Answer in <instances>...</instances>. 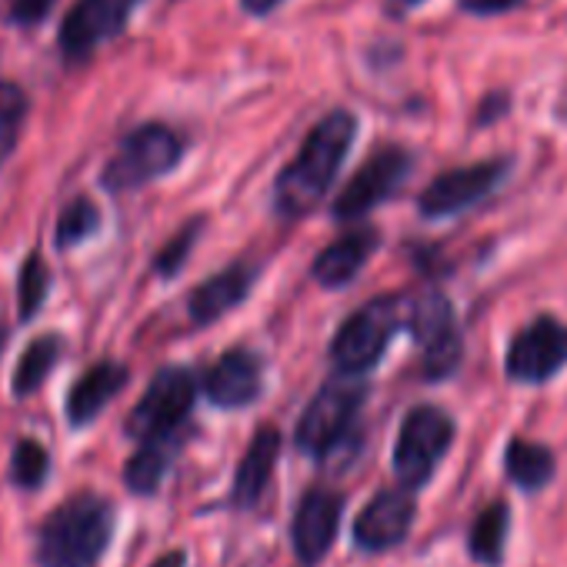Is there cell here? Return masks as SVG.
Returning <instances> with one entry per match:
<instances>
[{
  "label": "cell",
  "mask_w": 567,
  "mask_h": 567,
  "mask_svg": "<svg viewBox=\"0 0 567 567\" xmlns=\"http://www.w3.org/2000/svg\"><path fill=\"white\" fill-rule=\"evenodd\" d=\"M358 137V117L351 111H331L305 137L298 157L280 171L274 184V207L280 217L311 214L331 190L341 164Z\"/></svg>",
  "instance_id": "6da1fadb"
},
{
  "label": "cell",
  "mask_w": 567,
  "mask_h": 567,
  "mask_svg": "<svg viewBox=\"0 0 567 567\" xmlns=\"http://www.w3.org/2000/svg\"><path fill=\"white\" fill-rule=\"evenodd\" d=\"M114 501L97 491L64 497L34 534L38 567H97L114 540Z\"/></svg>",
  "instance_id": "7a4b0ae2"
},
{
  "label": "cell",
  "mask_w": 567,
  "mask_h": 567,
  "mask_svg": "<svg viewBox=\"0 0 567 567\" xmlns=\"http://www.w3.org/2000/svg\"><path fill=\"white\" fill-rule=\"evenodd\" d=\"M184 157V141L174 127L151 121L124 134L117 151L101 171V187L107 194H131L141 190L164 174H171Z\"/></svg>",
  "instance_id": "3957f363"
},
{
  "label": "cell",
  "mask_w": 567,
  "mask_h": 567,
  "mask_svg": "<svg viewBox=\"0 0 567 567\" xmlns=\"http://www.w3.org/2000/svg\"><path fill=\"white\" fill-rule=\"evenodd\" d=\"M401 328H408V305L394 295L374 298L364 308H358L341 324V331L334 334V344H331V361H334L338 374L361 378V374L374 371Z\"/></svg>",
  "instance_id": "277c9868"
},
{
  "label": "cell",
  "mask_w": 567,
  "mask_h": 567,
  "mask_svg": "<svg viewBox=\"0 0 567 567\" xmlns=\"http://www.w3.org/2000/svg\"><path fill=\"white\" fill-rule=\"evenodd\" d=\"M454 441V421L447 411L434 408V404H417L408 411V417L401 421L398 441H394V474L398 484L404 491H417L424 487L441 457L447 454Z\"/></svg>",
  "instance_id": "5b68a950"
},
{
  "label": "cell",
  "mask_w": 567,
  "mask_h": 567,
  "mask_svg": "<svg viewBox=\"0 0 567 567\" xmlns=\"http://www.w3.org/2000/svg\"><path fill=\"white\" fill-rule=\"evenodd\" d=\"M144 0H74L58 28L64 68H84L104 44L117 41Z\"/></svg>",
  "instance_id": "8992f818"
},
{
  "label": "cell",
  "mask_w": 567,
  "mask_h": 567,
  "mask_svg": "<svg viewBox=\"0 0 567 567\" xmlns=\"http://www.w3.org/2000/svg\"><path fill=\"white\" fill-rule=\"evenodd\" d=\"M364 398H368V384L361 378H348V374L331 378L311 398V404L305 408L298 421V447L315 457H324L328 451H334L348 437Z\"/></svg>",
  "instance_id": "52a82bcc"
},
{
  "label": "cell",
  "mask_w": 567,
  "mask_h": 567,
  "mask_svg": "<svg viewBox=\"0 0 567 567\" xmlns=\"http://www.w3.org/2000/svg\"><path fill=\"white\" fill-rule=\"evenodd\" d=\"M194 398H197V381L187 368H177V364L161 368L124 421L127 437L144 444L154 437L181 434V424L187 421Z\"/></svg>",
  "instance_id": "ba28073f"
},
{
  "label": "cell",
  "mask_w": 567,
  "mask_h": 567,
  "mask_svg": "<svg viewBox=\"0 0 567 567\" xmlns=\"http://www.w3.org/2000/svg\"><path fill=\"white\" fill-rule=\"evenodd\" d=\"M408 328L421 344V371L427 381H444L461 368L464 341L454 324V308L441 295H424L408 305Z\"/></svg>",
  "instance_id": "9c48e42d"
},
{
  "label": "cell",
  "mask_w": 567,
  "mask_h": 567,
  "mask_svg": "<svg viewBox=\"0 0 567 567\" xmlns=\"http://www.w3.org/2000/svg\"><path fill=\"white\" fill-rule=\"evenodd\" d=\"M564 364H567V324L544 315L514 334L504 371L517 384H544Z\"/></svg>",
  "instance_id": "30bf717a"
},
{
  "label": "cell",
  "mask_w": 567,
  "mask_h": 567,
  "mask_svg": "<svg viewBox=\"0 0 567 567\" xmlns=\"http://www.w3.org/2000/svg\"><path fill=\"white\" fill-rule=\"evenodd\" d=\"M411 174V154L404 147H381L374 151L358 174L348 181L341 197L334 200V217L338 220H358L371 214L378 204L394 197V190L408 181Z\"/></svg>",
  "instance_id": "8fae6325"
},
{
  "label": "cell",
  "mask_w": 567,
  "mask_h": 567,
  "mask_svg": "<svg viewBox=\"0 0 567 567\" xmlns=\"http://www.w3.org/2000/svg\"><path fill=\"white\" fill-rule=\"evenodd\" d=\"M511 171V161L504 157H494V161H477V164H467V167H454V171H444L441 177H434L417 207L424 217H451V214H461L467 207H474L477 200H484L487 194H494L504 177Z\"/></svg>",
  "instance_id": "7c38bea8"
},
{
  "label": "cell",
  "mask_w": 567,
  "mask_h": 567,
  "mask_svg": "<svg viewBox=\"0 0 567 567\" xmlns=\"http://www.w3.org/2000/svg\"><path fill=\"white\" fill-rule=\"evenodd\" d=\"M341 511H344V497L331 487H311L298 501L291 540H295V554L305 567H315L334 547V537L341 527Z\"/></svg>",
  "instance_id": "4fadbf2b"
},
{
  "label": "cell",
  "mask_w": 567,
  "mask_h": 567,
  "mask_svg": "<svg viewBox=\"0 0 567 567\" xmlns=\"http://www.w3.org/2000/svg\"><path fill=\"white\" fill-rule=\"evenodd\" d=\"M414 527V491L388 487L378 491L354 520V544L368 554L398 547Z\"/></svg>",
  "instance_id": "5bb4252c"
},
{
  "label": "cell",
  "mask_w": 567,
  "mask_h": 567,
  "mask_svg": "<svg viewBox=\"0 0 567 567\" xmlns=\"http://www.w3.org/2000/svg\"><path fill=\"white\" fill-rule=\"evenodd\" d=\"M127 381H131V371L121 361L91 364L74 381V388L68 391V401H64V417H68L71 431H87L111 408V401L127 388Z\"/></svg>",
  "instance_id": "9a60e30c"
},
{
  "label": "cell",
  "mask_w": 567,
  "mask_h": 567,
  "mask_svg": "<svg viewBox=\"0 0 567 567\" xmlns=\"http://www.w3.org/2000/svg\"><path fill=\"white\" fill-rule=\"evenodd\" d=\"M257 280V267L254 264H230L224 267L220 274L207 277L204 284H197V288L190 291V301H187V315L194 324H210L224 315H230L237 305H244V298L250 295Z\"/></svg>",
  "instance_id": "2e32d148"
},
{
  "label": "cell",
  "mask_w": 567,
  "mask_h": 567,
  "mask_svg": "<svg viewBox=\"0 0 567 567\" xmlns=\"http://www.w3.org/2000/svg\"><path fill=\"white\" fill-rule=\"evenodd\" d=\"M204 394L214 408L234 411V408H247L250 401H257L260 394V358L234 348L227 351L204 378Z\"/></svg>",
  "instance_id": "e0dca14e"
},
{
  "label": "cell",
  "mask_w": 567,
  "mask_h": 567,
  "mask_svg": "<svg viewBox=\"0 0 567 567\" xmlns=\"http://www.w3.org/2000/svg\"><path fill=\"white\" fill-rule=\"evenodd\" d=\"M277 457H280V431L270 427V424H264L250 437V444H247V451H244V457L237 464L234 487H230L234 507H240V511L257 507V501L264 497V491L270 484V474L277 467Z\"/></svg>",
  "instance_id": "ac0fdd59"
},
{
  "label": "cell",
  "mask_w": 567,
  "mask_h": 567,
  "mask_svg": "<svg viewBox=\"0 0 567 567\" xmlns=\"http://www.w3.org/2000/svg\"><path fill=\"white\" fill-rule=\"evenodd\" d=\"M378 244H381V234L374 227L351 230L315 257L311 277L318 284H324V288H344V284H351L358 277V270L371 260Z\"/></svg>",
  "instance_id": "d6986e66"
},
{
  "label": "cell",
  "mask_w": 567,
  "mask_h": 567,
  "mask_svg": "<svg viewBox=\"0 0 567 567\" xmlns=\"http://www.w3.org/2000/svg\"><path fill=\"white\" fill-rule=\"evenodd\" d=\"M64 351H68V341H64L61 331H44V334H38L34 341H28V348H24V354L18 358L14 374H11V394H14L18 401L34 398V394L48 384V378L58 371Z\"/></svg>",
  "instance_id": "ffe728a7"
},
{
  "label": "cell",
  "mask_w": 567,
  "mask_h": 567,
  "mask_svg": "<svg viewBox=\"0 0 567 567\" xmlns=\"http://www.w3.org/2000/svg\"><path fill=\"white\" fill-rule=\"evenodd\" d=\"M181 451V434H167V437H154V441H144L134 457L124 464V484L131 494L137 497H151L161 491L174 457Z\"/></svg>",
  "instance_id": "44dd1931"
},
{
  "label": "cell",
  "mask_w": 567,
  "mask_h": 567,
  "mask_svg": "<svg viewBox=\"0 0 567 567\" xmlns=\"http://www.w3.org/2000/svg\"><path fill=\"white\" fill-rule=\"evenodd\" d=\"M504 471L520 491H540L554 477L557 464H554L550 447H544L537 441L514 437L504 451Z\"/></svg>",
  "instance_id": "7402d4cb"
},
{
  "label": "cell",
  "mask_w": 567,
  "mask_h": 567,
  "mask_svg": "<svg viewBox=\"0 0 567 567\" xmlns=\"http://www.w3.org/2000/svg\"><path fill=\"white\" fill-rule=\"evenodd\" d=\"M507 524H511V511L504 501H494L487 504L474 524H471V537H467V547H471V557L477 564H487V567H497L504 560V544H507Z\"/></svg>",
  "instance_id": "603a6c76"
},
{
  "label": "cell",
  "mask_w": 567,
  "mask_h": 567,
  "mask_svg": "<svg viewBox=\"0 0 567 567\" xmlns=\"http://www.w3.org/2000/svg\"><path fill=\"white\" fill-rule=\"evenodd\" d=\"M51 288H54V274L44 254L31 250L18 267V321L21 324H31L48 308Z\"/></svg>",
  "instance_id": "cb8c5ba5"
},
{
  "label": "cell",
  "mask_w": 567,
  "mask_h": 567,
  "mask_svg": "<svg viewBox=\"0 0 567 567\" xmlns=\"http://www.w3.org/2000/svg\"><path fill=\"white\" fill-rule=\"evenodd\" d=\"M28 114H31L28 91L18 81H0V167L18 151Z\"/></svg>",
  "instance_id": "d4e9b609"
},
{
  "label": "cell",
  "mask_w": 567,
  "mask_h": 567,
  "mask_svg": "<svg viewBox=\"0 0 567 567\" xmlns=\"http://www.w3.org/2000/svg\"><path fill=\"white\" fill-rule=\"evenodd\" d=\"M101 230V207L87 197L78 194L74 200L64 204V210L58 214L54 224V247L68 250V247H81L84 240H91Z\"/></svg>",
  "instance_id": "484cf974"
},
{
  "label": "cell",
  "mask_w": 567,
  "mask_h": 567,
  "mask_svg": "<svg viewBox=\"0 0 567 567\" xmlns=\"http://www.w3.org/2000/svg\"><path fill=\"white\" fill-rule=\"evenodd\" d=\"M51 477V454L41 441L34 437H21L11 451V464H8V481L18 491H41Z\"/></svg>",
  "instance_id": "4316f807"
},
{
  "label": "cell",
  "mask_w": 567,
  "mask_h": 567,
  "mask_svg": "<svg viewBox=\"0 0 567 567\" xmlns=\"http://www.w3.org/2000/svg\"><path fill=\"white\" fill-rule=\"evenodd\" d=\"M204 224H207L204 217H190V220H187L161 250H157V257H154V274H157V277L171 280V277H177V274L184 270V264H187V257H190V250H194V244H197Z\"/></svg>",
  "instance_id": "83f0119b"
},
{
  "label": "cell",
  "mask_w": 567,
  "mask_h": 567,
  "mask_svg": "<svg viewBox=\"0 0 567 567\" xmlns=\"http://www.w3.org/2000/svg\"><path fill=\"white\" fill-rule=\"evenodd\" d=\"M54 8H58V0H8L4 24L18 28V31H34V28L48 24Z\"/></svg>",
  "instance_id": "f1b7e54d"
},
{
  "label": "cell",
  "mask_w": 567,
  "mask_h": 567,
  "mask_svg": "<svg viewBox=\"0 0 567 567\" xmlns=\"http://www.w3.org/2000/svg\"><path fill=\"white\" fill-rule=\"evenodd\" d=\"M520 0H461V8L471 11V14H481V18H494V14H504L511 8H517Z\"/></svg>",
  "instance_id": "f546056e"
},
{
  "label": "cell",
  "mask_w": 567,
  "mask_h": 567,
  "mask_svg": "<svg viewBox=\"0 0 567 567\" xmlns=\"http://www.w3.org/2000/svg\"><path fill=\"white\" fill-rule=\"evenodd\" d=\"M507 111V97L504 94H491L484 104H481V124H491L494 117H501Z\"/></svg>",
  "instance_id": "4dcf8cb0"
},
{
  "label": "cell",
  "mask_w": 567,
  "mask_h": 567,
  "mask_svg": "<svg viewBox=\"0 0 567 567\" xmlns=\"http://www.w3.org/2000/svg\"><path fill=\"white\" fill-rule=\"evenodd\" d=\"M284 0H240V8L250 14V18H267L270 11H277Z\"/></svg>",
  "instance_id": "1f68e13d"
},
{
  "label": "cell",
  "mask_w": 567,
  "mask_h": 567,
  "mask_svg": "<svg viewBox=\"0 0 567 567\" xmlns=\"http://www.w3.org/2000/svg\"><path fill=\"white\" fill-rule=\"evenodd\" d=\"M151 567H187V554L177 547V550H167V554H161Z\"/></svg>",
  "instance_id": "d6a6232c"
},
{
  "label": "cell",
  "mask_w": 567,
  "mask_h": 567,
  "mask_svg": "<svg viewBox=\"0 0 567 567\" xmlns=\"http://www.w3.org/2000/svg\"><path fill=\"white\" fill-rule=\"evenodd\" d=\"M11 341V328H0V358H4V348Z\"/></svg>",
  "instance_id": "836d02e7"
},
{
  "label": "cell",
  "mask_w": 567,
  "mask_h": 567,
  "mask_svg": "<svg viewBox=\"0 0 567 567\" xmlns=\"http://www.w3.org/2000/svg\"><path fill=\"white\" fill-rule=\"evenodd\" d=\"M394 4H398V8H421L424 0H394Z\"/></svg>",
  "instance_id": "e575fe53"
}]
</instances>
